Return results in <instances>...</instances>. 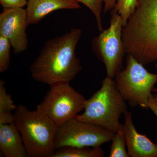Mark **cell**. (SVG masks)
Wrapping results in <instances>:
<instances>
[{
  "instance_id": "cell-11",
  "label": "cell",
  "mask_w": 157,
  "mask_h": 157,
  "mask_svg": "<svg viewBox=\"0 0 157 157\" xmlns=\"http://www.w3.org/2000/svg\"><path fill=\"white\" fill-rule=\"evenodd\" d=\"M26 6L29 25L37 24L54 11L81 8L76 0H27Z\"/></svg>"
},
{
  "instance_id": "cell-12",
  "label": "cell",
  "mask_w": 157,
  "mask_h": 157,
  "mask_svg": "<svg viewBox=\"0 0 157 157\" xmlns=\"http://www.w3.org/2000/svg\"><path fill=\"white\" fill-rule=\"evenodd\" d=\"M0 150L6 157H27L22 137L14 122L0 124Z\"/></svg>"
},
{
  "instance_id": "cell-22",
  "label": "cell",
  "mask_w": 157,
  "mask_h": 157,
  "mask_svg": "<svg viewBox=\"0 0 157 157\" xmlns=\"http://www.w3.org/2000/svg\"><path fill=\"white\" fill-rule=\"evenodd\" d=\"M155 66V68H156L157 70V63H156ZM152 92L153 93H157V88H154L153 89Z\"/></svg>"
},
{
  "instance_id": "cell-16",
  "label": "cell",
  "mask_w": 157,
  "mask_h": 157,
  "mask_svg": "<svg viewBox=\"0 0 157 157\" xmlns=\"http://www.w3.org/2000/svg\"><path fill=\"white\" fill-rule=\"evenodd\" d=\"M138 0H117L114 9L122 17L123 27L136 9Z\"/></svg>"
},
{
  "instance_id": "cell-13",
  "label": "cell",
  "mask_w": 157,
  "mask_h": 157,
  "mask_svg": "<svg viewBox=\"0 0 157 157\" xmlns=\"http://www.w3.org/2000/svg\"><path fill=\"white\" fill-rule=\"evenodd\" d=\"M105 153L101 146L98 147H64L56 150L52 157H102Z\"/></svg>"
},
{
  "instance_id": "cell-10",
  "label": "cell",
  "mask_w": 157,
  "mask_h": 157,
  "mask_svg": "<svg viewBox=\"0 0 157 157\" xmlns=\"http://www.w3.org/2000/svg\"><path fill=\"white\" fill-rule=\"evenodd\" d=\"M124 116L123 128L129 156L157 157V144L137 132L133 123L132 113L127 110Z\"/></svg>"
},
{
  "instance_id": "cell-7",
  "label": "cell",
  "mask_w": 157,
  "mask_h": 157,
  "mask_svg": "<svg viewBox=\"0 0 157 157\" xmlns=\"http://www.w3.org/2000/svg\"><path fill=\"white\" fill-rule=\"evenodd\" d=\"M123 28L122 17L113 9L109 27L92 41L93 50L105 65L107 76L111 78L122 70L126 53L122 39Z\"/></svg>"
},
{
  "instance_id": "cell-15",
  "label": "cell",
  "mask_w": 157,
  "mask_h": 157,
  "mask_svg": "<svg viewBox=\"0 0 157 157\" xmlns=\"http://www.w3.org/2000/svg\"><path fill=\"white\" fill-rule=\"evenodd\" d=\"M109 157H129L126 150V146L124 136L123 124H121L119 128L113 137Z\"/></svg>"
},
{
  "instance_id": "cell-1",
  "label": "cell",
  "mask_w": 157,
  "mask_h": 157,
  "mask_svg": "<svg viewBox=\"0 0 157 157\" xmlns=\"http://www.w3.org/2000/svg\"><path fill=\"white\" fill-rule=\"evenodd\" d=\"M81 35V29L74 28L45 42L30 67L34 80L51 86L74 79L82 69L76 53Z\"/></svg>"
},
{
  "instance_id": "cell-3",
  "label": "cell",
  "mask_w": 157,
  "mask_h": 157,
  "mask_svg": "<svg viewBox=\"0 0 157 157\" xmlns=\"http://www.w3.org/2000/svg\"><path fill=\"white\" fill-rule=\"evenodd\" d=\"M27 157H52L56 151L55 139L58 126L39 110H29L17 106L13 113Z\"/></svg>"
},
{
  "instance_id": "cell-18",
  "label": "cell",
  "mask_w": 157,
  "mask_h": 157,
  "mask_svg": "<svg viewBox=\"0 0 157 157\" xmlns=\"http://www.w3.org/2000/svg\"><path fill=\"white\" fill-rule=\"evenodd\" d=\"M78 2L82 3L90 9L95 17L97 26L100 33L104 30L102 26L101 14L103 0H76Z\"/></svg>"
},
{
  "instance_id": "cell-9",
  "label": "cell",
  "mask_w": 157,
  "mask_h": 157,
  "mask_svg": "<svg viewBox=\"0 0 157 157\" xmlns=\"http://www.w3.org/2000/svg\"><path fill=\"white\" fill-rule=\"evenodd\" d=\"M28 25L27 14L23 8L4 9L0 14V35L9 39L15 54L27 49Z\"/></svg>"
},
{
  "instance_id": "cell-8",
  "label": "cell",
  "mask_w": 157,
  "mask_h": 157,
  "mask_svg": "<svg viewBox=\"0 0 157 157\" xmlns=\"http://www.w3.org/2000/svg\"><path fill=\"white\" fill-rule=\"evenodd\" d=\"M114 133L98 125L73 119L58 127L56 150L64 147H98L112 140Z\"/></svg>"
},
{
  "instance_id": "cell-14",
  "label": "cell",
  "mask_w": 157,
  "mask_h": 157,
  "mask_svg": "<svg viewBox=\"0 0 157 157\" xmlns=\"http://www.w3.org/2000/svg\"><path fill=\"white\" fill-rule=\"evenodd\" d=\"M3 80H0V124L14 122L12 111L17 106L14 104L11 95L8 94Z\"/></svg>"
},
{
  "instance_id": "cell-20",
  "label": "cell",
  "mask_w": 157,
  "mask_h": 157,
  "mask_svg": "<svg viewBox=\"0 0 157 157\" xmlns=\"http://www.w3.org/2000/svg\"><path fill=\"white\" fill-rule=\"evenodd\" d=\"M147 108L154 113L157 117V93L152 94L147 102Z\"/></svg>"
},
{
  "instance_id": "cell-2",
  "label": "cell",
  "mask_w": 157,
  "mask_h": 157,
  "mask_svg": "<svg viewBox=\"0 0 157 157\" xmlns=\"http://www.w3.org/2000/svg\"><path fill=\"white\" fill-rule=\"evenodd\" d=\"M126 52L145 65L157 60V0H138L122 29Z\"/></svg>"
},
{
  "instance_id": "cell-6",
  "label": "cell",
  "mask_w": 157,
  "mask_h": 157,
  "mask_svg": "<svg viewBox=\"0 0 157 157\" xmlns=\"http://www.w3.org/2000/svg\"><path fill=\"white\" fill-rule=\"evenodd\" d=\"M50 87L36 109L58 126L76 118L84 110L86 99L72 87L70 82L58 83Z\"/></svg>"
},
{
  "instance_id": "cell-19",
  "label": "cell",
  "mask_w": 157,
  "mask_h": 157,
  "mask_svg": "<svg viewBox=\"0 0 157 157\" xmlns=\"http://www.w3.org/2000/svg\"><path fill=\"white\" fill-rule=\"evenodd\" d=\"M4 9L23 8L27 6V0H0Z\"/></svg>"
},
{
  "instance_id": "cell-17",
  "label": "cell",
  "mask_w": 157,
  "mask_h": 157,
  "mask_svg": "<svg viewBox=\"0 0 157 157\" xmlns=\"http://www.w3.org/2000/svg\"><path fill=\"white\" fill-rule=\"evenodd\" d=\"M11 44L9 39L0 35V73L9 69L10 63Z\"/></svg>"
},
{
  "instance_id": "cell-4",
  "label": "cell",
  "mask_w": 157,
  "mask_h": 157,
  "mask_svg": "<svg viewBox=\"0 0 157 157\" xmlns=\"http://www.w3.org/2000/svg\"><path fill=\"white\" fill-rule=\"evenodd\" d=\"M127 109L126 101L119 91L115 80L107 76L101 88L86 100L84 112L76 118L98 125L115 134L121 124L120 118Z\"/></svg>"
},
{
  "instance_id": "cell-21",
  "label": "cell",
  "mask_w": 157,
  "mask_h": 157,
  "mask_svg": "<svg viewBox=\"0 0 157 157\" xmlns=\"http://www.w3.org/2000/svg\"><path fill=\"white\" fill-rule=\"evenodd\" d=\"M117 0H103L104 3V14L107 13L109 10L114 9Z\"/></svg>"
},
{
  "instance_id": "cell-5",
  "label": "cell",
  "mask_w": 157,
  "mask_h": 157,
  "mask_svg": "<svg viewBox=\"0 0 157 157\" xmlns=\"http://www.w3.org/2000/svg\"><path fill=\"white\" fill-rule=\"evenodd\" d=\"M132 56L128 55L126 67L116 75L119 91L131 106L147 108V102L157 82V74L150 73Z\"/></svg>"
}]
</instances>
